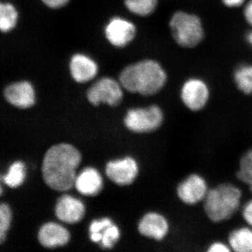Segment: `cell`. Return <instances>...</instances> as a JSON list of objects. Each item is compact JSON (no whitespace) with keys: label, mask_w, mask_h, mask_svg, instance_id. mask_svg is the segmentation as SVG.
<instances>
[{"label":"cell","mask_w":252,"mask_h":252,"mask_svg":"<svg viewBox=\"0 0 252 252\" xmlns=\"http://www.w3.org/2000/svg\"><path fill=\"white\" fill-rule=\"evenodd\" d=\"M124 3L130 12L140 16H149L157 6V0H124Z\"/></svg>","instance_id":"obj_20"},{"label":"cell","mask_w":252,"mask_h":252,"mask_svg":"<svg viewBox=\"0 0 252 252\" xmlns=\"http://www.w3.org/2000/svg\"><path fill=\"white\" fill-rule=\"evenodd\" d=\"M112 224V220H109L108 218L102 219L100 220H94L91 224L90 233H99Z\"/></svg>","instance_id":"obj_25"},{"label":"cell","mask_w":252,"mask_h":252,"mask_svg":"<svg viewBox=\"0 0 252 252\" xmlns=\"http://www.w3.org/2000/svg\"><path fill=\"white\" fill-rule=\"evenodd\" d=\"M138 229L144 236L160 240L167 235L169 225L167 220L162 215L149 213L141 220Z\"/></svg>","instance_id":"obj_15"},{"label":"cell","mask_w":252,"mask_h":252,"mask_svg":"<svg viewBox=\"0 0 252 252\" xmlns=\"http://www.w3.org/2000/svg\"><path fill=\"white\" fill-rule=\"evenodd\" d=\"M81 156L75 147L67 144L55 145L44 156L42 162L43 178L50 188L64 191L74 185L76 170Z\"/></svg>","instance_id":"obj_1"},{"label":"cell","mask_w":252,"mask_h":252,"mask_svg":"<svg viewBox=\"0 0 252 252\" xmlns=\"http://www.w3.org/2000/svg\"><path fill=\"white\" fill-rule=\"evenodd\" d=\"M230 251V248L224 244L215 243L212 244L209 248L208 252H227Z\"/></svg>","instance_id":"obj_28"},{"label":"cell","mask_w":252,"mask_h":252,"mask_svg":"<svg viewBox=\"0 0 252 252\" xmlns=\"http://www.w3.org/2000/svg\"><path fill=\"white\" fill-rule=\"evenodd\" d=\"M235 82L238 89L245 94L252 93V66L239 68L235 74Z\"/></svg>","instance_id":"obj_23"},{"label":"cell","mask_w":252,"mask_h":252,"mask_svg":"<svg viewBox=\"0 0 252 252\" xmlns=\"http://www.w3.org/2000/svg\"><path fill=\"white\" fill-rule=\"evenodd\" d=\"M135 25L125 18H112L104 28L106 39L112 46L118 48L125 47L135 37Z\"/></svg>","instance_id":"obj_8"},{"label":"cell","mask_w":252,"mask_h":252,"mask_svg":"<svg viewBox=\"0 0 252 252\" xmlns=\"http://www.w3.org/2000/svg\"><path fill=\"white\" fill-rule=\"evenodd\" d=\"M207 192L206 182L203 177L195 174L189 176L177 188L179 198L188 205H195L205 200Z\"/></svg>","instance_id":"obj_9"},{"label":"cell","mask_w":252,"mask_h":252,"mask_svg":"<svg viewBox=\"0 0 252 252\" xmlns=\"http://www.w3.org/2000/svg\"><path fill=\"white\" fill-rule=\"evenodd\" d=\"M13 220V212L9 204L0 203V245L6 240Z\"/></svg>","instance_id":"obj_21"},{"label":"cell","mask_w":252,"mask_h":252,"mask_svg":"<svg viewBox=\"0 0 252 252\" xmlns=\"http://www.w3.org/2000/svg\"><path fill=\"white\" fill-rule=\"evenodd\" d=\"M40 1L43 4L50 9H56L67 5L69 0H40Z\"/></svg>","instance_id":"obj_26"},{"label":"cell","mask_w":252,"mask_h":252,"mask_svg":"<svg viewBox=\"0 0 252 252\" xmlns=\"http://www.w3.org/2000/svg\"><path fill=\"white\" fill-rule=\"evenodd\" d=\"M26 177V167L24 162L16 160L10 165L7 172L3 175V183L11 189L21 187Z\"/></svg>","instance_id":"obj_19"},{"label":"cell","mask_w":252,"mask_h":252,"mask_svg":"<svg viewBox=\"0 0 252 252\" xmlns=\"http://www.w3.org/2000/svg\"><path fill=\"white\" fill-rule=\"evenodd\" d=\"M3 97L10 107L18 109H28L34 107L36 101L35 86L28 79H20L4 86Z\"/></svg>","instance_id":"obj_5"},{"label":"cell","mask_w":252,"mask_h":252,"mask_svg":"<svg viewBox=\"0 0 252 252\" xmlns=\"http://www.w3.org/2000/svg\"><path fill=\"white\" fill-rule=\"evenodd\" d=\"M241 197L240 189L230 184L220 185L208 190L204 200L207 216L214 222L229 220L238 211Z\"/></svg>","instance_id":"obj_3"},{"label":"cell","mask_w":252,"mask_h":252,"mask_svg":"<svg viewBox=\"0 0 252 252\" xmlns=\"http://www.w3.org/2000/svg\"><path fill=\"white\" fill-rule=\"evenodd\" d=\"M122 87L120 82L112 78H102L88 90L87 98L94 106L101 103L117 106L122 100Z\"/></svg>","instance_id":"obj_7"},{"label":"cell","mask_w":252,"mask_h":252,"mask_svg":"<svg viewBox=\"0 0 252 252\" xmlns=\"http://www.w3.org/2000/svg\"><path fill=\"white\" fill-rule=\"evenodd\" d=\"M243 215L247 223L252 226V200L244 206Z\"/></svg>","instance_id":"obj_27"},{"label":"cell","mask_w":252,"mask_h":252,"mask_svg":"<svg viewBox=\"0 0 252 252\" xmlns=\"http://www.w3.org/2000/svg\"><path fill=\"white\" fill-rule=\"evenodd\" d=\"M69 72L77 83H86L97 75L98 66L95 61L85 54H74L69 61Z\"/></svg>","instance_id":"obj_12"},{"label":"cell","mask_w":252,"mask_h":252,"mask_svg":"<svg viewBox=\"0 0 252 252\" xmlns=\"http://www.w3.org/2000/svg\"><path fill=\"white\" fill-rule=\"evenodd\" d=\"M102 238V233L99 232V233H91V239L93 242L94 243H99L101 242Z\"/></svg>","instance_id":"obj_31"},{"label":"cell","mask_w":252,"mask_h":252,"mask_svg":"<svg viewBox=\"0 0 252 252\" xmlns=\"http://www.w3.org/2000/svg\"><path fill=\"white\" fill-rule=\"evenodd\" d=\"M181 97L184 103L190 110H200L208 100V88L200 79H190L184 84Z\"/></svg>","instance_id":"obj_10"},{"label":"cell","mask_w":252,"mask_h":252,"mask_svg":"<svg viewBox=\"0 0 252 252\" xmlns=\"http://www.w3.org/2000/svg\"><path fill=\"white\" fill-rule=\"evenodd\" d=\"M248 40L249 42L250 43V44L252 45V31L250 32V33H249L248 35Z\"/></svg>","instance_id":"obj_33"},{"label":"cell","mask_w":252,"mask_h":252,"mask_svg":"<svg viewBox=\"0 0 252 252\" xmlns=\"http://www.w3.org/2000/svg\"><path fill=\"white\" fill-rule=\"evenodd\" d=\"M163 120L161 109L158 106L145 109H130L126 116L125 124L129 130L135 132H148L157 130Z\"/></svg>","instance_id":"obj_6"},{"label":"cell","mask_w":252,"mask_h":252,"mask_svg":"<svg viewBox=\"0 0 252 252\" xmlns=\"http://www.w3.org/2000/svg\"><path fill=\"white\" fill-rule=\"evenodd\" d=\"M230 248L237 252H252V230L240 228L233 230L228 237Z\"/></svg>","instance_id":"obj_18"},{"label":"cell","mask_w":252,"mask_h":252,"mask_svg":"<svg viewBox=\"0 0 252 252\" xmlns=\"http://www.w3.org/2000/svg\"><path fill=\"white\" fill-rule=\"evenodd\" d=\"M120 236L119 228L115 225H110L102 232L101 240L102 246L104 248H112L114 244L119 240Z\"/></svg>","instance_id":"obj_24"},{"label":"cell","mask_w":252,"mask_h":252,"mask_svg":"<svg viewBox=\"0 0 252 252\" xmlns=\"http://www.w3.org/2000/svg\"><path fill=\"white\" fill-rule=\"evenodd\" d=\"M237 177L249 186L252 193V149L246 152L241 158Z\"/></svg>","instance_id":"obj_22"},{"label":"cell","mask_w":252,"mask_h":252,"mask_svg":"<svg viewBox=\"0 0 252 252\" xmlns=\"http://www.w3.org/2000/svg\"><path fill=\"white\" fill-rule=\"evenodd\" d=\"M69 231L62 225L53 222L43 225L38 233V240L44 248L63 246L69 242Z\"/></svg>","instance_id":"obj_14"},{"label":"cell","mask_w":252,"mask_h":252,"mask_svg":"<svg viewBox=\"0 0 252 252\" xmlns=\"http://www.w3.org/2000/svg\"><path fill=\"white\" fill-rule=\"evenodd\" d=\"M223 1L226 6L233 7V6H240L243 4L245 0H223Z\"/></svg>","instance_id":"obj_30"},{"label":"cell","mask_w":252,"mask_h":252,"mask_svg":"<svg viewBox=\"0 0 252 252\" xmlns=\"http://www.w3.org/2000/svg\"><path fill=\"white\" fill-rule=\"evenodd\" d=\"M163 68L153 60H144L127 66L119 76L123 88L142 95H152L161 90L166 83Z\"/></svg>","instance_id":"obj_2"},{"label":"cell","mask_w":252,"mask_h":252,"mask_svg":"<svg viewBox=\"0 0 252 252\" xmlns=\"http://www.w3.org/2000/svg\"><path fill=\"white\" fill-rule=\"evenodd\" d=\"M245 16L248 22L252 26V0L248 3L245 7Z\"/></svg>","instance_id":"obj_29"},{"label":"cell","mask_w":252,"mask_h":252,"mask_svg":"<svg viewBox=\"0 0 252 252\" xmlns=\"http://www.w3.org/2000/svg\"><path fill=\"white\" fill-rule=\"evenodd\" d=\"M3 183V175H0V197L2 195L3 192H4V189L2 187Z\"/></svg>","instance_id":"obj_32"},{"label":"cell","mask_w":252,"mask_h":252,"mask_svg":"<svg viewBox=\"0 0 252 252\" xmlns=\"http://www.w3.org/2000/svg\"><path fill=\"white\" fill-rule=\"evenodd\" d=\"M74 185L79 193L93 196L102 190V177L95 169L87 167L76 177Z\"/></svg>","instance_id":"obj_16"},{"label":"cell","mask_w":252,"mask_h":252,"mask_svg":"<svg viewBox=\"0 0 252 252\" xmlns=\"http://www.w3.org/2000/svg\"><path fill=\"white\" fill-rule=\"evenodd\" d=\"M85 214V207L80 200L70 195L60 198L56 207V215L60 220L68 223L80 221Z\"/></svg>","instance_id":"obj_13"},{"label":"cell","mask_w":252,"mask_h":252,"mask_svg":"<svg viewBox=\"0 0 252 252\" xmlns=\"http://www.w3.org/2000/svg\"><path fill=\"white\" fill-rule=\"evenodd\" d=\"M170 26L172 36L179 45L191 48L203 39V27L196 16L179 11L172 16Z\"/></svg>","instance_id":"obj_4"},{"label":"cell","mask_w":252,"mask_h":252,"mask_svg":"<svg viewBox=\"0 0 252 252\" xmlns=\"http://www.w3.org/2000/svg\"><path fill=\"white\" fill-rule=\"evenodd\" d=\"M109 179L121 186L129 185L135 180L138 173L137 162L132 158L109 162L106 168Z\"/></svg>","instance_id":"obj_11"},{"label":"cell","mask_w":252,"mask_h":252,"mask_svg":"<svg viewBox=\"0 0 252 252\" xmlns=\"http://www.w3.org/2000/svg\"><path fill=\"white\" fill-rule=\"evenodd\" d=\"M20 11L16 5L9 0H0V32L8 34L17 27Z\"/></svg>","instance_id":"obj_17"}]
</instances>
